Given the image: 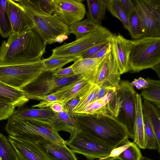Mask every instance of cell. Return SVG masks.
<instances>
[{"label":"cell","mask_w":160,"mask_h":160,"mask_svg":"<svg viewBox=\"0 0 160 160\" xmlns=\"http://www.w3.org/2000/svg\"><path fill=\"white\" fill-rule=\"evenodd\" d=\"M46 45L38 32L30 29L19 35L11 33L0 47V66L41 61Z\"/></svg>","instance_id":"1"},{"label":"cell","mask_w":160,"mask_h":160,"mask_svg":"<svg viewBox=\"0 0 160 160\" xmlns=\"http://www.w3.org/2000/svg\"><path fill=\"white\" fill-rule=\"evenodd\" d=\"M73 114L76 132L85 136L114 148L128 138L126 127L117 118L108 114Z\"/></svg>","instance_id":"2"},{"label":"cell","mask_w":160,"mask_h":160,"mask_svg":"<svg viewBox=\"0 0 160 160\" xmlns=\"http://www.w3.org/2000/svg\"><path fill=\"white\" fill-rule=\"evenodd\" d=\"M16 1L24 8L34 24V29L46 45L53 43L60 35H70L68 26L52 14L42 11L33 0Z\"/></svg>","instance_id":"3"},{"label":"cell","mask_w":160,"mask_h":160,"mask_svg":"<svg viewBox=\"0 0 160 160\" xmlns=\"http://www.w3.org/2000/svg\"><path fill=\"white\" fill-rule=\"evenodd\" d=\"M129 68L132 73L152 68L160 63V37L143 36L131 40Z\"/></svg>","instance_id":"4"},{"label":"cell","mask_w":160,"mask_h":160,"mask_svg":"<svg viewBox=\"0 0 160 160\" xmlns=\"http://www.w3.org/2000/svg\"><path fill=\"white\" fill-rule=\"evenodd\" d=\"M5 130L10 136L32 142H36L39 137H42L56 143H67L53 128L30 118L17 119L8 122Z\"/></svg>","instance_id":"5"},{"label":"cell","mask_w":160,"mask_h":160,"mask_svg":"<svg viewBox=\"0 0 160 160\" xmlns=\"http://www.w3.org/2000/svg\"><path fill=\"white\" fill-rule=\"evenodd\" d=\"M113 34L106 28L99 26L73 42L65 43L52 49L50 57L78 58L81 54L94 46L110 42Z\"/></svg>","instance_id":"6"},{"label":"cell","mask_w":160,"mask_h":160,"mask_svg":"<svg viewBox=\"0 0 160 160\" xmlns=\"http://www.w3.org/2000/svg\"><path fill=\"white\" fill-rule=\"evenodd\" d=\"M44 71L42 60L26 64L0 66V81L21 90Z\"/></svg>","instance_id":"7"},{"label":"cell","mask_w":160,"mask_h":160,"mask_svg":"<svg viewBox=\"0 0 160 160\" xmlns=\"http://www.w3.org/2000/svg\"><path fill=\"white\" fill-rule=\"evenodd\" d=\"M81 75L74 74L64 77L53 74V71H44L33 81L22 89L27 98L52 94L60 88L81 78Z\"/></svg>","instance_id":"8"},{"label":"cell","mask_w":160,"mask_h":160,"mask_svg":"<svg viewBox=\"0 0 160 160\" xmlns=\"http://www.w3.org/2000/svg\"><path fill=\"white\" fill-rule=\"evenodd\" d=\"M121 102L117 118L126 127L128 138L134 140L135 131L136 105L134 89L128 80H120L116 88Z\"/></svg>","instance_id":"9"},{"label":"cell","mask_w":160,"mask_h":160,"mask_svg":"<svg viewBox=\"0 0 160 160\" xmlns=\"http://www.w3.org/2000/svg\"><path fill=\"white\" fill-rule=\"evenodd\" d=\"M66 145L74 153L82 154L89 160L107 158L114 148L78 132L70 136Z\"/></svg>","instance_id":"10"},{"label":"cell","mask_w":160,"mask_h":160,"mask_svg":"<svg viewBox=\"0 0 160 160\" xmlns=\"http://www.w3.org/2000/svg\"><path fill=\"white\" fill-rule=\"evenodd\" d=\"M143 23V36L160 37V0H133Z\"/></svg>","instance_id":"11"},{"label":"cell","mask_w":160,"mask_h":160,"mask_svg":"<svg viewBox=\"0 0 160 160\" xmlns=\"http://www.w3.org/2000/svg\"><path fill=\"white\" fill-rule=\"evenodd\" d=\"M121 103L116 88L113 87L104 97L90 103L76 114H108L117 118Z\"/></svg>","instance_id":"12"},{"label":"cell","mask_w":160,"mask_h":160,"mask_svg":"<svg viewBox=\"0 0 160 160\" xmlns=\"http://www.w3.org/2000/svg\"><path fill=\"white\" fill-rule=\"evenodd\" d=\"M121 75L110 51L99 65L93 83L100 88H117L120 81Z\"/></svg>","instance_id":"13"},{"label":"cell","mask_w":160,"mask_h":160,"mask_svg":"<svg viewBox=\"0 0 160 160\" xmlns=\"http://www.w3.org/2000/svg\"><path fill=\"white\" fill-rule=\"evenodd\" d=\"M58 10L53 15L69 26L82 20L86 14L85 5L82 1L76 0H54Z\"/></svg>","instance_id":"14"},{"label":"cell","mask_w":160,"mask_h":160,"mask_svg":"<svg viewBox=\"0 0 160 160\" xmlns=\"http://www.w3.org/2000/svg\"><path fill=\"white\" fill-rule=\"evenodd\" d=\"M110 42L111 53L120 74L128 72L131 40L126 39L120 34H114Z\"/></svg>","instance_id":"15"},{"label":"cell","mask_w":160,"mask_h":160,"mask_svg":"<svg viewBox=\"0 0 160 160\" xmlns=\"http://www.w3.org/2000/svg\"><path fill=\"white\" fill-rule=\"evenodd\" d=\"M56 118V113L49 107L34 108L24 104L18 107L17 109L8 119V122L17 119L30 118L44 126L53 128V123Z\"/></svg>","instance_id":"16"},{"label":"cell","mask_w":160,"mask_h":160,"mask_svg":"<svg viewBox=\"0 0 160 160\" xmlns=\"http://www.w3.org/2000/svg\"><path fill=\"white\" fill-rule=\"evenodd\" d=\"M7 9L13 34L19 35L34 28L24 8L16 0H7Z\"/></svg>","instance_id":"17"},{"label":"cell","mask_w":160,"mask_h":160,"mask_svg":"<svg viewBox=\"0 0 160 160\" xmlns=\"http://www.w3.org/2000/svg\"><path fill=\"white\" fill-rule=\"evenodd\" d=\"M8 138L17 154L18 160H53L38 147L36 142L9 135Z\"/></svg>","instance_id":"18"},{"label":"cell","mask_w":160,"mask_h":160,"mask_svg":"<svg viewBox=\"0 0 160 160\" xmlns=\"http://www.w3.org/2000/svg\"><path fill=\"white\" fill-rule=\"evenodd\" d=\"M36 143L53 160H78L75 153L66 144L54 142L42 137L38 138Z\"/></svg>","instance_id":"19"},{"label":"cell","mask_w":160,"mask_h":160,"mask_svg":"<svg viewBox=\"0 0 160 160\" xmlns=\"http://www.w3.org/2000/svg\"><path fill=\"white\" fill-rule=\"evenodd\" d=\"M106 54L99 58H77L71 66L75 74L81 75L83 78L93 83L98 68Z\"/></svg>","instance_id":"20"},{"label":"cell","mask_w":160,"mask_h":160,"mask_svg":"<svg viewBox=\"0 0 160 160\" xmlns=\"http://www.w3.org/2000/svg\"><path fill=\"white\" fill-rule=\"evenodd\" d=\"M92 83L83 78L64 86L52 93L62 106L70 100L79 95Z\"/></svg>","instance_id":"21"},{"label":"cell","mask_w":160,"mask_h":160,"mask_svg":"<svg viewBox=\"0 0 160 160\" xmlns=\"http://www.w3.org/2000/svg\"><path fill=\"white\" fill-rule=\"evenodd\" d=\"M136 105L135 131L133 142L141 149L146 148L147 142L142 110V98L140 94H135Z\"/></svg>","instance_id":"22"},{"label":"cell","mask_w":160,"mask_h":160,"mask_svg":"<svg viewBox=\"0 0 160 160\" xmlns=\"http://www.w3.org/2000/svg\"><path fill=\"white\" fill-rule=\"evenodd\" d=\"M0 100L16 107L26 104L29 100L22 90L13 88L0 81Z\"/></svg>","instance_id":"23"},{"label":"cell","mask_w":160,"mask_h":160,"mask_svg":"<svg viewBox=\"0 0 160 160\" xmlns=\"http://www.w3.org/2000/svg\"><path fill=\"white\" fill-rule=\"evenodd\" d=\"M143 114L147 117L153 131L158 146L160 149V111L150 102L144 99L142 102Z\"/></svg>","instance_id":"24"},{"label":"cell","mask_w":160,"mask_h":160,"mask_svg":"<svg viewBox=\"0 0 160 160\" xmlns=\"http://www.w3.org/2000/svg\"><path fill=\"white\" fill-rule=\"evenodd\" d=\"M108 0H87V19L94 24L100 26L104 19Z\"/></svg>","instance_id":"25"},{"label":"cell","mask_w":160,"mask_h":160,"mask_svg":"<svg viewBox=\"0 0 160 160\" xmlns=\"http://www.w3.org/2000/svg\"><path fill=\"white\" fill-rule=\"evenodd\" d=\"M56 113V118L53 125L54 130L58 132H67L70 133V136L74 134L76 132V128L73 113L65 109Z\"/></svg>","instance_id":"26"},{"label":"cell","mask_w":160,"mask_h":160,"mask_svg":"<svg viewBox=\"0 0 160 160\" xmlns=\"http://www.w3.org/2000/svg\"><path fill=\"white\" fill-rule=\"evenodd\" d=\"M145 79L148 84V87L143 89L140 95L144 99L153 102L160 109V81L149 78Z\"/></svg>","instance_id":"27"},{"label":"cell","mask_w":160,"mask_h":160,"mask_svg":"<svg viewBox=\"0 0 160 160\" xmlns=\"http://www.w3.org/2000/svg\"><path fill=\"white\" fill-rule=\"evenodd\" d=\"M100 88L93 83L79 94L80 100L72 111L73 113H78L92 102L96 100Z\"/></svg>","instance_id":"28"},{"label":"cell","mask_w":160,"mask_h":160,"mask_svg":"<svg viewBox=\"0 0 160 160\" xmlns=\"http://www.w3.org/2000/svg\"><path fill=\"white\" fill-rule=\"evenodd\" d=\"M99 26L93 23L87 18L76 22L69 26V34H74L76 36V40H77L95 30Z\"/></svg>","instance_id":"29"},{"label":"cell","mask_w":160,"mask_h":160,"mask_svg":"<svg viewBox=\"0 0 160 160\" xmlns=\"http://www.w3.org/2000/svg\"><path fill=\"white\" fill-rule=\"evenodd\" d=\"M128 18L129 32L134 39H139L144 35V27L136 8L132 11Z\"/></svg>","instance_id":"30"},{"label":"cell","mask_w":160,"mask_h":160,"mask_svg":"<svg viewBox=\"0 0 160 160\" xmlns=\"http://www.w3.org/2000/svg\"><path fill=\"white\" fill-rule=\"evenodd\" d=\"M7 3V0H0V35L3 38L8 37L12 32L8 13Z\"/></svg>","instance_id":"31"},{"label":"cell","mask_w":160,"mask_h":160,"mask_svg":"<svg viewBox=\"0 0 160 160\" xmlns=\"http://www.w3.org/2000/svg\"><path fill=\"white\" fill-rule=\"evenodd\" d=\"M107 9L112 16L118 19L122 23L124 28L129 30L128 17L122 8L119 0H108Z\"/></svg>","instance_id":"32"},{"label":"cell","mask_w":160,"mask_h":160,"mask_svg":"<svg viewBox=\"0 0 160 160\" xmlns=\"http://www.w3.org/2000/svg\"><path fill=\"white\" fill-rule=\"evenodd\" d=\"M77 58L69 57H49L42 59L45 71H53L62 68L66 64L73 61Z\"/></svg>","instance_id":"33"},{"label":"cell","mask_w":160,"mask_h":160,"mask_svg":"<svg viewBox=\"0 0 160 160\" xmlns=\"http://www.w3.org/2000/svg\"><path fill=\"white\" fill-rule=\"evenodd\" d=\"M0 160H18L17 154L8 138L1 133Z\"/></svg>","instance_id":"34"},{"label":"cell","mask_w":160,"mask_h":160,"mask_svg":"<svg viewBox=\"0 0 160 160\" xmlns=\"http://www.w3.org/2000/svg\"><path fill=\"white\" fill-rule=\"evenodd\" d=\"M145 133L147 138L146 148L156 150L160 152L158 146L155 136L151 126L146 116L143 114Z\"/></svg>","instance_id":"35"},{"label":"cell","mask_w":160,"mask_h":160,"mask_svg":"<svg viewBox=\"0 0 160 160\" xmlns=\"http://www.w3.org/2000/svg\"><path fill=\"white\" fill-rule=\"evenodd\" d=\"M142 155L140 150L133 142L115 158L120 160H140Z\"/></svg>","instance_id":"36"},{"label":"cell","mask_w":160,"mask_h":160,"mask_svg":"<svg viewBox=\"0 0 160 160\" xmlns=\"http://www.w3.org/2000/svg\"><path fill=\"white\" fill-rule=\"evenodd\" d=\"M39 9L42 12L49 14L57 12L58 8L54 0H33Z\"/></svg>","instance_id":"37"},{"label":"cell","mask_w":160,"mask_h":160,"mask_svg":"<svg viewBox=\"0 0 160 160\" xmlns=\"http://www.w3.org/2000/svg\"><path fill=\"white\" fill-rule=\"evenodd\" d=\"M16 107L0 100V121L10 118L15 110Z\"/></svg>","instance_id":"38"},{"label":"cell","mask_w":160,"mask_h":160,"mask_svg":"<svg viewBox=\"0 0 160 160\" xmlns=\"http://www.w3.org/2000/svg\"><path fill=\"white\" fill-rule=\"evenodd\" d=\"M128 138L125 140L119 146L113 149L108 158H116L127 149L132 143Z\"/></svg>","instance_id":"39"},{"label":"cell","mask_w":160,"mask_h":160,"mask_svg":"<svg viewBox=\"0 0 160 160\" xmlns=\"http://www.w3.org/2000/svg\"><path fill=\"white\" fill-rule=\"evenodd\" d=\"M107 43L100 44L94 46L81 54L78 58H90L103 48Z\"/></svg>","instance_id":"40"},{"label":"cell","mask_w":160,"mask_h":160,"mask_svg":"<svg viewBox=\"0 0 160 160\" xmlns=\"http://www.w3.org/2000/svg\"><path fill=\"white\" fill-rule=\"evenodd\" d=\"M124 11L128 17H129L135 8L133 2L131 0H119Z\"/></svg>","instance_id":"41"},{"label":"cell","mask_w":160,"mask_h":160,"mask_svg":"<svg viewBox=\"0 0 160 160\" xmlns=\"http://www.w3.org/2000/svg\"><path fill=\"white\" fill-rule=\"evenodd\" d=\"M53 72L55 75L59 77H66L75 74L71 66L56 69L53 71Z\"/></svg>","instance_id":"42"},{"label":"cell","mask_w":160,"mask_h":160,"mask_svg":"<svg viewBox=\"0 0 160 160\" xmlns=\"http://www.w3.org/2000/svg\"><path fill=\"white\" fill-rule=\"evenodd\" d=\"M80 100L79 95L68 101L63 106L64 109L72 112Z\"/></svg>","instance_id":"43"},{"label":"cell","mask_w":160,"mask_h":160,"mask_svg":"<svg viewBox=\"0 0 160 160\" xmlns=\"http://www.w3.org/2000/svg\"><path fill=\"white\" fill-rule=\"evenodd\" d=\"M31 99L45 102H58L57 97L53 94L45 96L34 97L32 98Z\"/></svg>","instance_id":"44"},{"label":"cell","mask_w":160,"mask_h":160,"mask_svg":"<svg viewBox=\"0 0 160 160\" xmlns=\"http://www.w3.org/2000/svg\"><path fill=\"white\" fill-rule=\"evenodd\" d=\"M111 43L109 42L90 58H99L102 57L108 52L111 51Z\"/></svg>","instance_id":"45"},{"label":"cell","mask_w":160,"mask_h":160,"mask_svg":"<svg viewBox=\"0 0 160 160\" xmlns=\"http://www.w3.org/2000/svg\"><path fill=\"white\" fill-rule=\"evenodd\" d=\"M51 110L56 113H58L64 109L62 105L59 102H53L49 107Z\"/></svg>","instance_id":"46"},{"label":"cell","mask_w":160,"mask_h":160,"mask_svg":"<svg viewBox=\"0 0 160 160\" xmlns=\"http://www.w3.org/2000/svg\"><path fill=\"white\" fill-rule=\"evenodd\" d=\"M113 87H109L100 88L96 99H100L104 97L107 94L109 91Z\"/></svg>","instance_id":"47"},{"label":"cell","mask_w":160,"mask_h":160,"mask_svg":"<svg viewBox=\"0 0 160 160\" xmlns=\"http://www.w3.org/2000/svg\"><path fill=\"white\" fill-rule=\"evenodd\" d=\"M68 38V36L66 35L62 34L60 35L55 39L53 41V43L55 42L61 43L66 40Z\"/></svg>","instance_id":"48"},{"label":"cell","mask_w":160,"mask_h":160,"mask_svg":"<svg viewBox=\"0 0 160 160\" xmlns=\"http://www.w3.org/2000/svg\"><path fill=\"white\" fill-rule=\"evenodd\" d=\"M137 80L138 83L142 87L143 89L148 87V84L144 78L140 77Z\"/></svg>","instance_id":"49"},{"label":"cell","mask_w":160,"mask_h":160,"mask_svg":"<svg viewBox=\"0 0 160 160\" xmlns=\"http://www.w3.org/2000/svg\"><path fill=\"white\" fill-rule=\"evenodd\" d=\"M131 85L133 87L135 86L138 89H141L142 88V87L138 83V80L137 79H135L131 82Z\"/></svg>","instance_id":"50"},{"label":"cell","mask_w":160,"mask_h":160,"mask_svg":"<svg viewBox=\"0 0 160 160\" xmlns=\"http://www.w3.org/2000/svg\"><path fill=\"white\" fill-rule=\"evenodd\" d=\"M152 69L154 70L158 77L160 78V63L155 66Z\"/></svg>","instance_id":"51"},{"label":"cell","mask_w":160,"mask_h":160,"mask_svg":"<svg viewBox=\"0 0 160 160\" xmlns=\"http://www.w3.org/2000/svg\"><path fill=\"white\" fill-rule=\"evenodd\" d=\"M102 160H120L115 158H107L102 159Z\"/></svg>","instance_id":"52"},{"label":"cell","mask_w":160,"mask_h":160,"mask_svg":"<svg viewBox=\"0 0 160 160\" xmlns=\"http://www.w3.org/2000/svg\"><path fill=\"white\" fill-rule=\"evenodd\" d=\"M140 160H152L148 158L145 156H142Z\"/></svg>","instance_id":"53"}]
</instances>
